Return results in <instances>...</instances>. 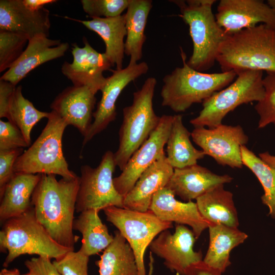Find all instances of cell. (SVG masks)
Here are the masks:
<instances>
[{"label":"cell","mask_w":275,"mask_h":275,"mask_svg":"<svg viewBox=\"0 0 275 275\" xmlns=\"http://www.w3.org/2000/svg\"><path fill=\"white\" fill-rule=\"evenodd\" d=\"M79 177L57 180L53 174H42L31 199L38 221L62 246L74 250L77 240L72 230Z\"/></svg>","instance_id":"1"},{"label":"cell","mask_w":275,"mask_h":275,"mask_svg":"<svg viewBox=\"0 0 275 275\" xmlns=\"http://www.w3.org/2000/svg\"><path fill=\"white\" fill-rule=\"evenodd\" d=\"M222 72L275 73V28L260 24L228 34L216 58Z\"/></svg>","instance_id":"2"},{"label":"cell","mask_w":275,"mask_h":275,"mask_svg":"<svg viewBox=\"0 0 275 275\" xmlns=\"http://www.w3.org/2000/svg\"><path fill=\"white\" fill-rule=\"evenodd\" d=\"M180 50L183 65L164 76L160 91L161 105L177 113L185 112L194 103H202L237 76L234 71L207 73L196 70L187 65L181 47Z\"/></svg>","instance_id":"3"},{"label":"cell","mask_w":275,"mask_h":275,"mask_svg":"<svg viewBox=\"0 0 275 275\" xmlns=\"http://www.w3.org/2000/svg\"><path fill=\"white\" fill-rule=\"evenodd\" d=\"M179 8L180 16L189 26L193 50L187 65L200 72L216 61L220 46L227 34L219 25L212 7L215 0L171 1Z\"/></svg>","instance_id":"4"},{"label":"cell","mask_w":275,"mask_h":275,"mask_svg":"<svg viewBox=\"0 0 275 275\" xmlns=\"http://www.w3.org/2000/svg\"><path fill=\"white\" fill-rule=\"evenodd\" d=\"M0 231V249L8 252L4 267L21 255H37L59 259L72 249L55 241L38 221L32 207L24 213L5 221Z\"/></svg>","instance_id":"5"},{"label":"cell","mask_w":275,"mask_h":275,"mask_svg":"<svg viewBox=\"0 0 275 275\" xmlns=\"http://www.w3.org/2000/svg\"><path fill=\"white\" fill-rule=\"evenodd\" d=\"M156 83L153 77L147 78L142 88L133 93L132 104L123 109L119 147L114 153L116 166L121 171L159 123L160 117L156 115L153 106Z\"/></svg>","instance_id":"6"},{"label":"cell","mask_w":275,"mask_h":275,"mask_svg":"<svg viewBox=\"0 0 275 275\" xmlns=\"http://www.w3.org/2000/svg\"><path fill=\"white\" fill-rule=\"evenodd\" d=\"M67 126L56 112H49L40 135L16 160L14 173L58 175L68 179L77 177L69 169L62 151L63 135Z\"/></svg>","instance_id":"7"},{"label":"cell","mask_w":275,"mask_h":275,"mask_svg":"<svg viewBox=\"0 0 275 275\" xmlns=\"http://www.w3.org/2000/svg\"><path fill=\"white\" fill-rule=\"evenodd\" d=\"M263 74L256 70L237 73L232 82L202 102V110L190 123L195 127L212 128L222 124L226 116L238 106L261 100L264 95Z\"/></svg>","instance_id":"8"},{"label":"cell","mask_w":275,"mask_h":275,"mask_svg":"<svg viewBox=\"0 0 275 275\" xmlns=\"http://www.w3.org/2000/svg\"><path fill=\"white\" fill-rule=\"evenodd\" d=\"M103 211L106 220L118 229L133 250L138 275H146L144 257L147 248L162 231L173 228V223L160 220L149 210L139 212L111 206Z\"/></svg>","instance_id":"9"},{"label":"cell","mask_w":275,"mask_h":275,"mask_svg":"<svg viewBox=\"0 0 275 275\" xmlns=\"http://www.w3.org/2000/svg\"><path fill=\"white\" fill-rule=\"evenodd\" d=\"M116 166L114 153L108 150L96 168L89 165L80 167L75 205L77 212L91 209L99 211L111 206L124 208L123 197L117 191L113 182Z\"/></svg>","instance_id":"10"},{"label":"cell","mask_w":275,"mask_h":275,"mask_svg":"<svg viewBox=\"0 0 275 275\" xmlns=\"http://www.w3.org/2000/svg\"><path fill=\"white\" fill-rule=\"evenodd\" d=\"M191 136L205 154L219 164L232 168L243 166L241 148L248 143L249 137L240 125L222 124L212 128L195 127Z\"/></svg>","instance_id":"11"},{"label":"cell","mask_w":275,"mask_h":275,"mask_svg":"<svg viewBox=\"0 0 275 275\" xmlns=\"http://www.w3.org/2000/svg\"><path fill=\"white\" fill-rule=\"evenodd\" d=\"M173 116L162 115L158 125L129 159L119 176L113 179L115 187L123 198L141 175L165 154L163 149L171 130Z\"/></svg>","instance_id":"12"},{"label":"cell","mask_w":275,"mask_h":275,"mask_svg":"<svg viewBox=\"0 0 275 275\" xmlns=\"http://www.w3.org/2000/svg\"><path fill=\"white\" fill-rule=\"evenodd\" d=\"M148 69L147 63L142 62L113 70L101 90L102 97L93 112L94 121L84 136L83 146L114 121L117 115L116 102L122 91L130 82L146 73Z\"/></svg>","instance_id":"13"},{"label":"cell","mask_w":275,"mask_h":275,"mask_svg":"<svg viewBox=\"0 0 275 275\" xmlns=\"http://www.w3.org/2000/svg\"><path fill=\"white\" fill-rule=\"evenodd\" d=\"M196 239L192 230L176 224L174 234L168 229L162 231L149 248L151 252L163 259V264L171 271L185 275L189 266L203 260L202 252L193 250Z\"/></svg>","instance_id":"14"},{"label":"cell","mask_w":275,"mask_h":275,"mask_svg":"<svg viewBox=\"0 0 275 275\" xmlns=\"http://www.w3.org/2000/svg\"><path fill=\"white\" fill-rule=\"evenodd\" d=\"M83 41L82 47L73 44V62H64L61 71L73 86H87L96 94L106 81L103 72L110 70L113 66L104 53L95 50L85 37Z\"/></svg>","instance_id":"15"},{"label":"cell","mask_w":275,"mask_h":275,"mask_svg":"<svg viewBox=\"0 0 275 275\" xmlns=\"http://www.w3.org/2000/svg\"><path fill=\"white\" fill-rule=\"evenodd\" d=\"M215 19L228 34L252 28L259 23L275 28V12L260 0H221Z\"/></svg>","instance_id":"16"},{"label":"cell","mask_w":275,"mask_h":275,"mask_svg":"<svg viewBox=\"0 0 275 275\" xmlns=\"http://www.w3.org/2000/svg\"><path fill=\"white\" fill-rule=\"evenodd\" d=\"M49 11L32 9L23 0L0 1V30L24 34L29 39L39 35L49 36Z\"/></svg>","instance_id":"17"},{"label":"cell","mask_w":275,"mask_h":275,"mask_svg":"<svg viewBox=\"0 0 275 275\" xmlns=\"http://www.w3.org/2000/svg\"><path fill=\"white\" fill-rule=\"evenodd\" d=\"M69 47L67 42L51 39L43 35L29 39L23 53L0 79L15 86L39 66L64 56Z\"/></svg>","instance_id":"18"},{"label":"cell","mask_w":275,"mask_h":275,"mask_svg":"<svg viewBox=\"0 0 275 275\" xmlns=\"http://www.w3.org/2000/svg\"><path fill=\"white\" fill-rule=\"evenodd\" d=\"M95 94L87 86L68 87L57 96L50 108L84 136L92 124Z\"/></svg>","instance_id":"19"},{"label":"cell","mask_w":275,"mask_h":275,"mask_svg":"<svg viewBox=\"0 0 275 275\" xmlns=\"http://www.w3.org/2000/svg\"><path fill=\"white\" fill-rule=\"evenodd\" d=\"M175 196L170 189L163 187L153 196L149 210L162 221L189 226L198 239L206 229L214 224L202 216L196 203L182 202Z\"/></svg>","instance_id":"20"},{"label":"cell","mask_w":275,"mask_h":275,"mask_svg":"<svg viewBox=\"0 0 275 275\" xmlns=\"http://www.w3.org/2000/svg\"><path fill=\"white\" fill-rule=\"evenodd\" d=\"M233 178L219 175L198 164L181 169H174L166 187L182 200H196L215 187L230 183Z\"/></svg>","instance_id":"21"},{"label":"cell","mask_w":275,"mask_h":275,"mask_svg":"<svg viewBox=\"0 0 275 275\" xmlns=\"http://www.w3.org/2000/svg\"><path fill=\"white\" fill-rule=\"evenodd\" d=\"M173 171L167 156L163 155L141 175L123 198L124 208L139 212L148 211L153 196L166 186Z\"/></svg>","instance_id":"22"},{"label":"cell","mask_w":275,"mask_h":275,"mask_svg":"<svg viewBox=\"0 0 275 275\" xmlns=\"http://www.w3.org/2000/svg\"><path fill=\"white\" fill-rule=\"evenodd\" d=\"M41 175L15 173L0 191V220L19 216L32 207L31 199Z\"/></svg>","instance_id":"23"},{"label":"cell","mask_w":275,"mask_h":275,"mask_svg":"<svg viewBox=\"0 0 275 275\" xmlns=\"http://www.w3.org/2000/svg\"><path fill=\"white\" fill-rule=\"evenodd\" d=\"M82 23L89 30L97 33L103 40L105 45L106 56L113 66L116 69L123 68L125 42L127 35L125 15L110 17L96 18L90 20H81L66 17Z\"/></svg>","instance_id":"24"},{"label":"cell","mask_w":275,"mask_h":275,"mask_svg":"<svg viewBox=\"0 0 275 275\" xmlns=\"http://www.w3.org/2000/svg\"><path fill=\"white\" fill-rule=\"evenodd\" d=\"M209 243L203 261L222 273L230 265V254L242 243L248 235L238 228L214 224L208 227Z\"/></svg>","instance_id":"25"},{"label":"cell","mask_w":275,"mask_h":275,"mask_svg":"<svg viewBox=\"0 0 275 275\" xmlns=\"http://www.w3.org/2000/svg\"><path fill=\"white\" fill-rule=\"evenodd\" d=\"M196 204L202 216L212 224L238 228L239 223L233 194L218 185L198 198Z\"/></svg>","instance_id":"26"},{"label":"cell","mask_w":275,"mask_h":275,"mask_svg":"<svg viewBox=\"0 0 275 275\" xmlns=\"http://www.w3.org/2000/svg\"><path fill=\"white\" fill-rule=\"evenodd\" d=\"M152 7L151 0H130L124 14L127 31L124 53L130 57L129 65L137 64L142 58L143 46L146 40L145 28Z\"/></svg>","instance_id":"27"},{"label":"cell","mask_w":275,"mask_h":275,"mask_svg":"<svg viewBox=\"0 0 275 275\" xmlns=\"http://www.w3.org/2000/svg\"><path fill=\"white\" fill-rule=\"evenodd\" d=\"M113 241L95 262L99 275H138L135 255L130 244L119 231Z\"/></svg>","instance_id":"28"},{"label":"cell","mask_w":275,"mask_h":275,"mask_svg":"<svg viewBox=\"0 0 275 275\" xmlns=\"http://www.w3.org/2000/svg\"><path fill=\"white\" fill-rule=\"evenodd\" d=\"M191 132L184 126L182 116H173L171 130L167 142V159L173 169H181L197 164L206 155L191 143Z\"/></svg>","instance_id":"29"},{"label":"cell","mask_w":275,"mask_h":275,"mask_svg":"<svg viewBox=\"0 0 275 275\" xmlns=\"http://www.w3.org/2000/svg\"><path fill=\"white\" fill-rule=\"evenodd\" d=\"M98 212L94 209L84 211L73 222V229L78 231L82 236L80 250L88 256L106 249L114 239V236L109 234Z\"/></svg>","instance_id":"30"},{"label":"cell","mask_w":275,"mask_h":275,"mask_svg":"<svg viewBox=\"0 0 275 275\" xmlns=\"http://www.w3.org/2000/svg\"><path fill=\"white\" fill-rule=\"evenodd\" d=\"M49 112L37 109L32 102L23 95L22 87H16L9 107L7 119L21 131L29 146L34 126L41 119L47 118Z\"/></svg>","instance_id":"31"},{"label":"cell","mask_w":275,"mask_h":275,"mask_svg":"<svg viewBox=\"0 0 275 275\" xmlns=\"http://www.w3.org/2000/svg\"><path fill=\"white\" fill-rule=\"evenodd\" d=\"M241 151L243 164L259 180L264 190L262 202L268 208L269 215L275 219V168L256 156L245 145L241 146Z\"/></svg>","instance_id":"32"},{"label":"cell","mask_w":275,"mask_h":275,"mask_svg":"<svg viewBox=\"0 0 275 275\" xmlns=\"http://www.w3.org/2000/svg\"><path fill=\"white\" fill-rule=\"evenodd\" d=\"M29 40L24 34L0 30V72L10 69L18 60Z\"/></svg>","instance_id":"33"},{"label":"cell","mask_w":275,"mask_h":275,"mask_svg":"<svg viewBox=\"0 0 275 275\" xmlns=\"http://www.w3.org/2000/svg\"><path fill=\"white\" fill-rule=\"evenodd\" d=\"M263 78L264 95L254 108L259 116L258 128L270 124L275 126V73L268 72Z\"/></svg>","instance_id":"34"},{"label":"cell","mask_w":275,"mask_h":275,"mask_svg":"<svg viewBox=\"0 0 275 275\" xmlns=\"http://www.w3.org/2000/svg\"><path fill=\"white\" fill-rule=\"evenodd\" d=\"M130 0H81L84 12L92 19L115 17L127 9Z\"/></svg>","instance_id":"35"},{"label":"cell","mask_w":275,"mask_h":275,"mask_svg":"<svg viewBox=\"0 0 275 275\" xmlns=\"http://www.w3.org/2000/svg\"><path fill=\"white\" fill-rule=\"evenodd\" d=\"M89 257L80 250L71 251L52 263L61 275H88Z\"/></svg>","instance_id":"36"},{"label":"cell","mask_w":275,"mask_h":275,"mask_svg":"<svg viewBox=\"0 0 275 275\" xmlns=\"http://www.w3.org/2000/svg\"><path fill=\"white\" fill-rule=\"evenodd\" d=\"M29 146L20 129L10 121L0 120V150Z\"/></svg>","instance_id":"37"},{"label":"cell","mask_w":275,"mask_h":275,"mask_svg":"<svg viewBox=\"0 0 275 275\" xmlns=\"http://www.w3.org/2000/svg\"><path fill=\"white\" fill-rule=\"evenodd\" d=\"M23 148L0 150V191L14 174V164Z\"/></svg>","instance_id":"38"},{"label":"cell","mask_w":275,"mask_h":275,"mask_svg":"<svg viewBox=\"0 0 275 275\" xmlns=\"http://www.w3.org/2000/svg\"><path fill=\"white\" fill-rule=\"evenodd\" d=\"M48 257L39 256L25 262L29 272L33 275H61Z\"/></svg>","instance_id":"39"},{"label":"cell","mask_w":275,"mask_h":275,"mask_svg":"<svg viewBox=\"0 0 275 275\" xmlns=\"http://www.w3.org/2000/svg\"><path fill=\"white\" fill-rule=\"evenodd\" d=\"M16 88L11 82L0 79V118H7L10 103Z\"/></svg>","instance_id":"40"},{"label":"cell","mask_w":275,"mask_h":275,"mask_svg":"<svg viewBox=\"0 0 275 275\" xmlns=\"http://www.w3.org/2000/svg\"><path fill=\"white\" fill-rule=\"evenodd\" d=\"M185 275H222V273L208 266L202 260L189 266Z\"/></svg>","instance_id":"41"},{"label":"cell","mask_w":275,"mask_h":275,"mask_svg":"<svg viewBox=\"0 0 275 275\" xmlns=\"http://www.w3.org/2000/svg\"><path fill=\"white\" fill-rule=\"evenodd\" d=\"M24 4L29 7L34 9H40L44 8V6L56 3L54 0H23Z\"/></svg>","instance_id":"42"},{"label":"cell","mask_w":275,"mask_h":275,"mask_svg":"<svg viewBox=\"0 0 275 275\" xmlns=\"http://www.w3.org/2000/svg\"><path fill=\"white\" fill-rule=\"evenodd\" d=\"M259 157L268 165L275 168V155H271L268 152H265L259 153Z\"/></svg>","instance_id":"43"},{"label":"cell","mask_w":275,"mask_h":275,"mask_svg":"<svg viewBox=\"0 0 275 275\" xmlns=\"http://www.w3.org/2000/svg\"><path fill=\"white\" fill-rule=\"evenodd\" d=\"M0 275H20V274L19 270L17 268L12 269L4 268L1 270Z\"/></svg>","instance_id":"44"},{"label":"cell","mask_w":275,"mask_h":275,"mask_svg":"<svg viewBox=\"0 0 275 275\" xmlns=\"http://www.w3.org/2000/svg\"><path fill=\"white\" fill-rule=\"evenodd\" d=\"M267 4L275 12V0H268Z\"/></svg>","instance_id":"45"},{"label":"cell","mask_w":275,"mask_h":275,"mask_svg":"<svg viewBox=\"0 0 275 275\" xmlns=\"http://www.w3.org/2000/svg\"><path fill=\"white\" fill-rule=\"evenodd\" d=\"M152 265H151V266H150V271L149 272V275H151L152 274V268H153V266H152Z\"/></svg>","instance_id":"46"},{"label":"cell","mask_w":275,"mask_h":275,"mask_svg":"<svg viewBox=\"0 0 275 275\" xmlns=\"http://www.w3.org/2000/svg\"><path fill=\"white\" fill-rule=\"evenodd\" d=\"M22 275H33V274L32 273H31L30 272H29L28 273L22 274Z\"/></svg>","instance_id":"47"}]
</instances>
